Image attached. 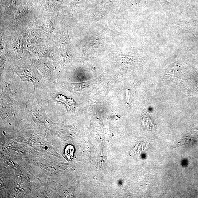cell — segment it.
Wrapping results in <instances>:
<instances>
[{"instance_id":"cell-1","label":"cell","mask_w":198,"mask_h":198,"mask_svg":"<svg viewBox=\"0 0 198 198\" xmlns=\"http://www.w3.org/2000/svg\"><path fill=\"white\" fill-rule=\"evenodd\" d=\"M75 149L73 146L68 145L65 148L64 154V157L68 161L73 160Z\"/></svg>"}]
</instances>
